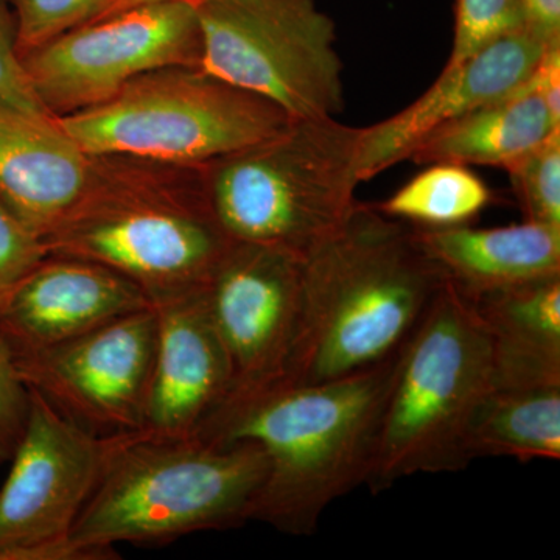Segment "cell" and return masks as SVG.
I'll use <instances>...</instances> for the list:
<instances>
[{
  "label": "cell",
  "mask_w": 560,
  "mask_h": 560,
  "mask_svg": "<svg viewBox=\"0 0 560 560\" xmlns=\"http://www.w3.org/2000/svg\"><path fill=\"white\" fill-rule=\"evenodd\" d=\"M526 28L530 27L523 0H456L453 47L445 66Z\"/></svg>",
  "instance_id": "603a6c76"
},
{
  "label": "cell",
  "mask_w": 560,
  "mask_h": 560,
  "mask_svg": "<svg viewBox=\"0 0 560 560\" xmlns=\"http://www.w3.org/2000/svg\"><path fill=\"white\" fill-rule=\"evenodd\" d=\"M415 228L416 241L448 282L474 298L560 276V228Z\"/></svg>",
  "instance_id": "e0dca14e"
},
{
  "label": "cell",
  "mask_w": 560,
  "mask_h": 560,
  "mask_svg": "<svg viewBox=\"0 0 560 560\" xmlns=\"http://www.w3.org/2000/svg\"><path fill=\"white\" fill-rule=\"evenodd\" d=\"M57 119L92 156L191 167L271 138L291 121L279 106L198 66L151 70L102 105Z\"/></svg>",
  "instance_id": "52a82bcc"
},
{
  "label": "cell",
  "mask_w": 560,
  "mask_h": 560,
  "mask_svg": "<svg viewBox=\"0 0 560 560\" xmlns=\"http://www.w3.org/2000/svg\"><path fill=\"white\" fill-rule=\"evenodd\" d=\"M43 243L47 254L120 272L153 304L202 289L231 242L200 167L101 154L83 197Z\"/></svg>",
  "instance_id": "277c9868"
},
{
  "label": "cell",
  "mask_w": 560,
  "mask_h": 560,
  "mask_svg": "<svg viewBox=\"0 0 560 560\" xmlns=\"http://www.w3.org/2000/svg\"><path fill=\"white\" fill-rule=\"evenodd\" d=\"M530 31L545 43H560V0H523Z\"/></svg>",
  "instance_id": "f1b7e54d"
},
{
  "label": "cell",
  "mask_w": 560,
  "mask_h": 560,
  "mask_svg": "<svg viewBox=\"0 0 560 560\" xmlns=\"http://www.w3.org/2000/svg\"><path fill=\"white\" fill-rule=\"evenodd\" d=\"M21 58L62 33L97 20L110 0H10Z\"/></svg>",
  "instance_id": "cb8c5ba5"
},
{
  "label": "cell",
  "mask_w": 560,
  "mask_h": 560,
  "mask_svg": "<svg viewBox=\"0 0 560 560\" xmlns=\"http://www.w3.org/2000/svg\"><path fill=\"white\" fill-rule=\"evenodd\" d=\"M464 456L469 464L478 458L558 460L560 385H493L471 416Z\"/></svg>",
  "instance_id": "ffe728a7"
},
{
  "label": "cell",
  "mask_w": 560,
  "mask_h": 560,
  "mask_svg": "<svg viewBox=\"0 0 560 560\" xmlns=\"http://www.w3.org/2000/svg\"><path fill=\"white\" fill-rule=\"evenodd\" d=\"M156 353L143 430L190 436L226 400L231 372L201 289L153 302Z\"/></svg>",
  "instance_id": "9a60e30c"
},
{
  "label": "cell",
  "mask_w": 560,
  "mask_h": 560,
  "mask_svg": "<svg viewBox=\"0 0 560 560\" xmlns=\"http://www.w3.org/2000/svg\"><path fill=\"white\" fill-rule=\"evenodd\" d=\"M493 386L492 349L469 298L445 279L397 357L366 485L466 469L464 438Z\"/></svg>",
  "instance_id": "8992f818"
},
{
  "label": "cell",
  "mask_w": 560,
  "mask_h": 560,
  "mask_svg": "<svg viewBox=\"0 0 560 560\" xmlns=\"http://www.w3.org/2000/svg\"><path fill=\"white\" fill-rule=\"evenodd\" d=\"M102 440L31 393L24 436L0 488V560H80L73 526L102 463Z\"/></svg>",
  "instance_id": "7c38bea8"
},
{
  "label": "cell",
  "mask_w": 560,
  "mask_h": 560,
  "mask_svg": "<svg viewBox=\"0 0 560 560\" xmlns=\"http://www.w3.org/2000/svg\"><path fill=\"white\" fill-rule=\"evenodd\" d=\"M444 282L411 224L357 201L302 257L301 329L287 383L335 381L393 359Z\"/></svg>",
  "instance_id": "6da1fadb"
},
{
  "label": "cell",
  "mask_w": 560,
  "mask_h": 560,
  "mask_svg": "<svg viewBox=\"0 0 560 560\" xmlns=\"http://www.w3.org/2000/svg\"><path fill=\"white\" fill-rule=\"evenodd\" d=\"M201 293L231 372L215 416L289 382L301 329L302 257L231 242Z\"/></svg>",
  "instance_id": "30bf717a"
},
{
  "label": "cell",
  "mask_w": 560,
  "mask_h": 560,
  "mask_svg": "<svg viewBox=\"0 0 560 560\" xmlns=\"http://www.w3.org/2000/svg\"><path fill=\"white\" fill-rule=\"evenodd\" d=\"M31 390L21 381L9 348L0 338V466L9 464L24 436Z\"/></svg>",
  "instance_id": "484cf974"
},
{
  "label": "cell",
  "mask_w": 560,
  "mask_h": 560,
  "mask_svg": "<svg viewBox=\"0 0 560 560\" xmlns=\"http://www.w3.org/2000/svg\"><path fill=\"white\" fill-rule=\"evenodd\" d=\"M533 77V75H530ZM560 130L547 102L530 83L431 131L407 154L419 165H486L504 171Z\"/></svg>",
  "instance_id": "d6986e66"
},
{
  "label": "cell",
  "mask_w": 560,
  "mask_h": 560,
  "mask_svg": "<svg viewBox=\"0 0 560 560\" xmlns=\"http://www.w3.org/2000/svg\"><path fill=\"white\" fill-rule=\"evenodd\" d=\"M149 307V294L120 272L97 261L47 254L0 312V338L16 355Z\"/></svg>",
  "instance_id": "5bb4252c"
},
{
  "label": "cell",
  "mask_w": 560,
  "mask_h": 560,
  "mask_svg": "<svg viewBox=\"0 0 560 560\" xmlns=\"http://www.w3.org/2000/svg\"><path fill=\"white\" fill-rule=\"evenodd\" d=\"M156 334L151 304L80 337L11 357L31 393L103 440L143 429Z\"/></svg>",
  "instance_id": "8fae6325"
},
{
  "label": "cell",
  "mask_w": 560,
  "mask_h": 560,
  "mask_svg": "<svg viewBox=\"0 0 560 560\" xmlns=\"http://www.w3.org/2000/svg\"><path fill=\"white\" fill-rule=\"evenodd\" d=\"M200 68L291 120L345 108L337 28L316 0H197Z\"/></svg>",
  "instance_id": "ba28073f"
},
{
  "label": "cell",
  "mask_w": 560,
  "mask_h": 560,
  "mask_svg": "<svg viewBox=\"0 0 560 560\" xmlns=\"http://www.w3.org/2000/svg\"><path fill=\"white\" fill-rule=\"evenodd\" d=\"M153 2H173V0H110L108 9H106L105 13H103L101 18L108 16V14L116 13V11L130 9V7L142 5V3ZM187 2H197V0H187Z\"/></svg>",
  "instance_id": "f546056e"
},
{
  "label": "cell",
  "mask_w": 560,
  "mask_h": 560,
  "mask_svg": "<svg viewBox=\"0 0 560 560\" xmlns=\"http://www.w3.org/2000/svg\"><path fill=\"white\" fill-rule=\"evenodd\" d=\"M94 156L50 114L0 98V201L40 241L75 208Z\"/></svg>",
  "instance_id": "2e32d148"
},
{
  "label": "cell",
  "mask_w": 560,
  "mask_h": 560,
  "mask_svg": "<svg viewBox=\"0 0 560 560\" xmlns=\"http://www.w3.org/2000/svg\"><path fill=\"white\" fill-rule=\"evenodd\" d=\"M530 83L545 98L552 116L560 120V44H552L545 50Z\"/></svg>",
  "instance_id": "83f0119b"
},
{
  "label": "cell",
  "mask_w": 560,
  "mask_h": 560,
  "mask_svg": "<svg viewBox=\"0 0 560 560\" xmlns=\"http://www.w3.org/2000/svg\"><path fill=\"white\" fill-rule=\"evenodd\" d=\"M46 256L38 235L0 201V312L25 276Z\"/></svg>",
  "instance_id": "d4e9b609"
},
{
  "label": "cell",
  "mask_w": 560,
  "mask_h": 560,
  "mask_svg": "<svg viewBox=\"0 0 560 560\" xmlns=\"http://www.w3.org/2000/svg\"><path fill=\"white\" fill-rule=\"evenodd\" d=\"M194 2L142 3L62 33L22 57L36 97L51 116L102 105L131 80L171 66L201 65Z\"/></svg>",
  "instance_id": "9c48e42d"
},
{
  "label": "cell",
  "mask_w": 560,
  "mask_h": 560,
  "mask_svg": "<svg viewBox=\"0 0 560 560\" xmlns=\"http://www.w3.org/2000/svg\"><path fill=\"white\" fill-rule=\"evenodd\" d=\"M469 300L492 349L493 385H560V276Z\"/></svg>",
  "instance_id": "ac0fdd59"
},
{
  "label": "cell",
  "mask_w": 560,
  "mask_h": 560,
  "mask_svg": "<svg viewBox=\"0 0 560 560\" xmlns=\"http://www.w3.org/2000/svg\"><path fill=\"white\" fill-rule=\"evenodd\" d=\"M399 352L335 381L282 383L220 412L198 433L264 448L267 475L253 522L311 536L327 508L366 485Z\"/></svg>",
  "instance_id": "7a4b0ae2"
},
{
  "label": "cell",
  "mask_w": 560,
  "mask_h": 560,
  "mask_svg": "<svg viewBox=\"0 0 560 560\" xmlns=\"http://www.w3.org/2000/svg\"><path fill=\"white\" fill-rule=\"evenodd\" d=\"M550 46L526 28L489 44L464 61L445 66L440 79L418 101L389 119L361 128L360 183L407 160L412 147L442 125L528 83Z\"/></svg>",
  "instance_id": "4fadbf2b"
},
{
  "label": "cell",
  "mask_w": 560,
  "mask_h": 560,
  "mask_svg": "<svg viewBox=\"0 0 560 560\" xmlns=\"http://www.w3.org/2000/svg\"><path fill=\"white\" fill-rule=\"evenodd\" d=\"M525 220L560 228V130L508 168Z\"/></svg>",
  "instance_id": "7402d4cb"
},
{
  "label": "cell",
  "mask_w": 560,
  "mask_h": 560,
  "mask_svg": "<svg viewBox=\"0 0 560 560\" xmlns=\"http://www.w3.org/2000/svg\"><path fill=\"white\" fill-rule=\"evenodd\" d=\"M492 200L488 184L469 167L438 162L374 206L390 219L438 230L469 224Z\"/></svg>",
  "instance_id": "44dd1931"
},
{
  "label": "cell",
  "mask_w": 560,
  "mask_h": 560,
  "mask_svg": "<svg viewBox=\"0 0 560 560\" xmlns=\"http://www.w3.org/2000/svg\"><path fill=\"white\" fill-rule=\"evenodd\" d=\"M102 444L97 480L70 536L80 560L116 559L117 544H160L253 522L268 466L257 442L142 429Z\"/></svg>",
  "instance_id": "3957f363"
},
{
  "label": "cell",
  "mask_w": 560,
  "mask_h": 560,
  "mask_svg": "<svg viewBox=\"0 0 560 560\" xmlns=\"http://www.w3.org/2000/svg\"><path fill=\"white\" fill-rule=\"evenodd\" d=\"M360 138L337 117L296 119L200 165L213 220L230 242L304 257L355 206Z\"/></svg>",
  "instance_id": "5b68a950"
},
{
  "label": "cell",
  "mask_w": 560,
  "mask_h": 560,
  "mask_svg": "<svg viewBox=\"0 0 560 560\" xmlns=\"http://www.w3.org/2000/svg\"><path fill=\"white\" fill-rule=\"evenodd\" d=\"M0 98L25 109L50 114L33 92L22 65L18 51L16 20L10 0H0Z\"/></svg>",
  "instance_id": "4316f807"
}]
</instances>
